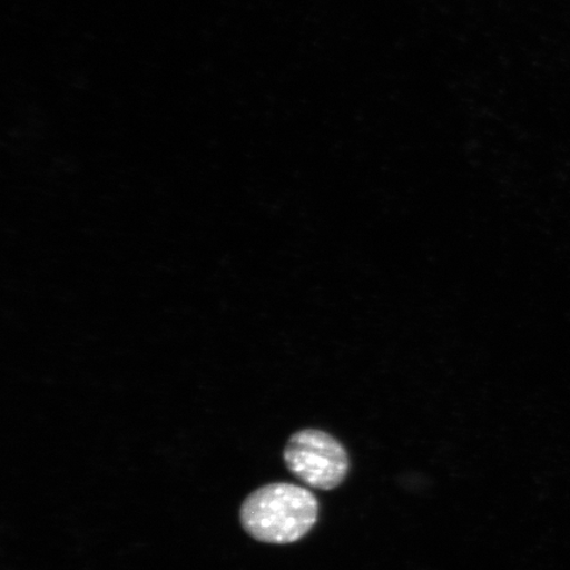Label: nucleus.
Segmentation results:
<instances>
[{"instance_id":"f03ea898","label":"nucleus","mask_w":570,"mask_h":570,"mask_svg":"<svg viewBox=\"0 0 570 570\" xmlns=\"http://www.w3.org/2000/svg\"><path fill=\"white\" fill-rule=\"evenodd\" d=\"M284 461L289 472L318 490H333L345 481L347 452L330 433L317 430L297 432L288 441Z\"/></svg>"},{"instance_id":"f257e3e1","label":"nucleus","mask_w":570,"mask_h":570,"mask_svg":"<svg viewBox=\"0 0 570 570\" xmlns=\"http://www.w3.org/2000/svg\"><path fill=\"white\" fill-rule=\"evenodd\" d=\"M318 502L294 483H269L255 490L240 508V523L249 537L268 544H291L317 523Z\"/></svg>"}]
</instances>
